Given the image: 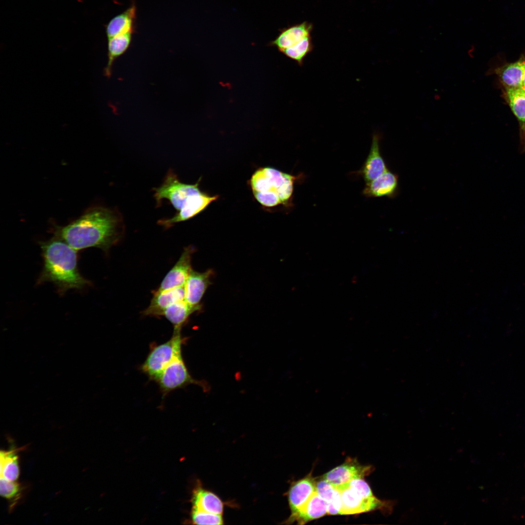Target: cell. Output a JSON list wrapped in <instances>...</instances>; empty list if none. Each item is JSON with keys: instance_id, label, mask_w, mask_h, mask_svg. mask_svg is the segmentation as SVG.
<instances>
[{"instance_id": "7c38bea8", "label": "cell", "mask_w": 525, "mask_h": 525, "mask_svg": "<svg viewBox=\"0 0 525 525\" xmlns=\"http://www.w3.org/2000/svg\"><path fill=\"white\" fill-rule=\"evenodd\" d=\"M399 192L398 175L388 170L366 183L363 194L367 197H395Z\"/></svg>"}, {"instance_id": "cb8c5ba5", "label": "cell", "mask_w": 525, "mask_h": 525, "mask_svg": "<svg viewBox=\"0 0 525 525\" xmlns=\"http://www.w3.org/2000/svg\"><path fill=\"white\" fill-rule=\"evenodd\" d=\"M0 476L14 481L19 474L18 456L14 451L0 452Z\"/></svg>"}, {"instance_id": "6da1fadb", "label": "cell", "mask_w": 525, "mask_h": 525, "mask_svg": "<svg viewBox=\"0 0 525 525\" xmlns=\"http://www.w3.org/2000/svg\"><path fill=\"white\" fill-rule=\"evenodd\" d=\"M122 231V219L116 210L95 206L69 224L58 227L55 235L77 251L95 247L107 252L120 241Z\"/></svg>"}, {"instance_id": "ffe728a7", "label": "cell", "mask_w": 525, "mask_h": 525, "mask_svg": "<svg viewBox=\"0 0 525 525\" xmlns=\"http://www.w3.org/2000/svg\"><path fill=\"white\" fill-rule=\"evenodd\" d=\"M200 310L191 306L185 300H183L167 308L161 316H164L173 325L174 330H181L190 316L194 312Z\"/></svg>"}, {"instance_id": "3957f363", "label": "cell", "mask_w": 525, "mask_h": 525, "mask_svg": "<svg viewBox=\"0 0 525 525\" xmlns=\"http://www.w3.org/2000/svg\"><path fill=\"white\" fill-rule=\"evenodd\" d=\"M199 183V181L195 184L183 183L173 171H168L163 183L154 189V196L158 206L163 199H167L177 212L172 218L159 220V225L170 228L192 218L217 199L218 195L210 196L202 192Z\"/></svg>"}, {"instance_id": "2e32d148", "label": "cell", "mask_w": 525, "mask_h": 525, "mask_svg": "<svg viewBox=\"0 0 525 525\" xmlns=\"http://www.w3.org/2000/svg\"><path fill=\"white\" fill-rule=\"evenodd\" d=\"M327 513V503L316 491L302 508L298 512L291 514L286 522L287 523L297 522L298 524H304Z\"/></svg>"}, {"instance_id": "4fadbf2b", "label": "cell", "mask_w": 525, "mask_h": 525, "mask_svg": "<svg viewBox=\"0 0 525 525\" xmlns=\"http://www.w3.org/2000/svg\"><path fill=\"white\" fill-rule=\"evenodd\" d=\"M379 140L380 137L378 134L373 136L369 154L361 168L358 172L366 183L376 178L388 170L380 152Z\"/></svg>"}, {"instance_id": "9c48e42d", "label": "cell", "mask_w": 525, "mask_h": 525, "mask_svg": "<svg viewBox=\"0 0 525 525\" xmlns=\"http://www.w3.org/2000/svg\"><path fill=\"white\" fill-rule=\"evenodd\" d=\"M194 247H185L178 260L167 273L156 291H160L184 286L189 275L192 269L191 266L192 256Z\"/></svg>"}, {"instance_id": "7a4b0ae2", "label": "cell", "mask_w": 525, "mask_h": 525, "mask_svg": "<svg viewBox=\"0 0 525 525\" xmlns=\"http://www.w3.org/2000/svg\"><path fill=\"white\" fill-rule=\"evenodd\" d=\"M40 245L44 263L38 283L52 282L62 293L82 289L90 284L78 270L77 250L64 240L55 235L41 242Z\"/></svg>"}, {"instance_id": "30bf717a", "label": "cell", "mask_w": 525, "mask_h": 525, "mask_svg": "<svg viewBox=\"0 0 525 525\" xmlns=\"http://www.w3.org/2000/svg\"><path fill=\"white\" fill-rule=\"evenodd\" d=\"M213 275L212 269L199 272L192 269L184 284L185 300L191 306L201 310L200 301L209 286L211 284Z\"/></svg>"}, {"instance_id": "ac0fdd59", "label": "cell", "mask_w": 525, "mask_h": 525, "mask_svg": "<svg viewBox=\"0 0 525 525\" xmlns=\"http://www.w3.org/2000/svg\"><path fill=\"white\" fill-rule=\"evenodd\" d=\"M525 70V52L514 62L507 63L495 69L505 89L520 88Z\"/></svg>"}, {"instance_id": "f546056e", "label": "cell", "mask_w": 525, "mask_h": 525, "mask_svg": "<svg viewBox=\"0 0 525 525\" xmlns=\"http://www.w3.org/2000/svg\"><path fill=\"white\" fill-rule=\"evenodd\" d=\"M524 91H525V90H524Z\"/></svg>"}, {"instance_id": "603a6c76", "label": "cell", "mask_w": 525, "mask_h": 525, "mask_svg": "<svg viewBox=\"0 0 525 525\" xmlns=\"http://www.w3.org/2000/svg\"><path fill=\"white\" fill-rule=\"evenodd\" d=\"M505 97L514 115L520 122H525V92L521 88L505 89Z\"/></svg>"}, {"instance_id": "484cf974", "label": "cell", "mask_w": 525, "mask_h": 525, "mask_svg": "<svg viewBox=\"0 0 525 525\" xmlns=\"http://www.w3.org/2000/svg\"><path fill=\"white\" fill-rule=\"evenodd\" d=\"M192 521L197 525H221L223 524L222 515L211 513L193 508Z\"/></svg>"}, {"instance_id": "52a82bcc", "label": "cell", "mask_w": 525, "mask_h": 525, "mask_svg": "<svg viewBox=\"0 0 525 525\" xmlns=\"http://www.w3.org/2000/svg\"><path fill=\"white\" fill-rule=\"evenodd\" d=\"M156 382L164 396L191 384L197 385L207 389L206 384L193 379L190 374L182 352L175 356Z\"/></svg>"}, {"instance_id": "ba28073f", "label": "cell", "mask_w": 525, "mask_h": 525, "mask_svg": "<svg viewBox=\"0 0 525 525\" xmlns=\"http://www.w3.org/2000/svg\"><path fill=\"white\" fill-rule=\"evenodd\" d=\"M372 471V466L363 465L356 459L349 457L343 464L324 474L322 478L336 487L354 479L364 478Z\"/></svg>"}, {"instance_id": "d4e9b609", "label": "cell", "mask_w": 525, "mask_h": 525, "mask_svg": "<svg viewBox=\"0 0 525 525\" xmlns=\"http://www.w3.org/2000/svg\"><path fill=\"white\" fill-rule=\"evenodd\" d=\"M314 49L311 35L308 36L296 44L284 49L280 52L287 57L296 61L299 66L303 65L306 56Z\"/></svg>"}, {"instance_id": "277c9868", "label": "cell", "mask_w": 525, "mask_h": 525, "mask_svg": "<svg viewBox=\"0 0 525 525\" xmlns=\"http://www.w3.org/2000/svg\"><path fill=\"white\" fill-rule=\"evenodd\" d=\"M296 179L295 176L265 167L253 173L250 185L257 201L263 206L272 207L289 202Z\"/></svg>"}, {"instance_id": "d6986e66", "label": "cell", "mask_w": 525, "mask_h": 525, "mask_svg": "<svg viewBox=\"0 0 525 525\" xmlns=\"http://www.w3.org/2000/svg\"><path fill=\"white\" fill-rule=\"evenodd\" d=\"M133 33L120 34L107 39L108 61L105 75L110 77L114 61L128 49L132 40Z\"/></svg>"}, {"instance_id": "8fae6325", "label": "cell", "mask_w": 525, "mask_h": 525, "mask_svg": "<svg viewBox=\"0 0 525 525\" xmlns=\"http://www.w3.org/2000/svg\"><path fill=\"white\" fill-rule=\"evenodd\" d=\"M316 481L311 472L305 477L294 482L288 492L291 514L299 511L316 491Z\"/></svg>"}, {"instance_id": "8992f818", "label": "cell", "mask_w": 525, "mask_h": 525, "mask_svg": "<svg viewBox=\"0 0 525 525\" xmlns=\"http://www.w3.org/2000/svg\"><path fill=\"white\" fill-rule=\"evenodd\" d=\"M181 331L174 330L169 340L150 346L148 354L140 366V370L150 380L156 381L175 356L182 352V346L186 338L183 337Z\"/></svg>"}, {"instance_id": "5bb4252c", "label": "cell", "mask_w": 525, "mask_h": 525, "mask_svg": "<svg viewBox=\"0 0 525 525\" xmlns=\"http://www.w3.org/2000/svg\"><path fill=\"white\" fill-rule=\"evenodd\" d=\"M153 293L149 305L142 312L144 316L160 317L170 305L185 300L184 286L160 291L155 290Z\"/></svg>"}, {"instance_id": "5b68a950", "label": "cell", "mask_w": 525, "mask_h": 525, "mask_svg": "<svg viewBox=\"0 0 525 525\" xmlns=\"http://www.w3.org/2000/svg\"><path fill=\"white\" fill-rule=\"evenodd\" d=\"M340 492L341 499L340 515L359 514L384 509L392 505L383 501L373 494L368 484L363 478H357L335 487Z\"/></svg>"}, {"instance_id": "7402d4cb", "label": "cell", "mask_w": 525, "mask_h": 525, "mask_svg": "<svg viewBox=\"0 0 525 525\" xmlns=\"http://www.w3.org/2000/svg\"><path fill=\"white\" fill-rule=\"evenodd\" d=\"M316 490L317 494L326 501L328 513L330 515L340 514L342 504L339 490L323 478L316 481Z\"/></svg>"}, {"instance_id": "e0dca14e", "label": "cell", "mask_w": 525, "mask_h": 525, "mask_svg": "<svg viewBox=\"0 0 525 525\" xmlns=\"http://www.w3.org/2000/svg\"><path fill=\"white\" fill-rule=\"evenodd\" d=\"M136 17L137 8L134 3L114 17L105 26L107 39L120 34L134 33L136 28Z\"/></svg>"}, {"instance_id": "9a60e30c", "label": "cell", "mask_w": 525, "mask_h": 525, "mask_svg": "<svg viewBox=\"0 0 525 525\" xmlns=\"http://www.w3.org/2000/svg\"><path fill=\"white\" fill-rule=\"evenodd\" d=\"M313 29L312 23L306 21L282 28L276 38L269 43V45L276 47L281 52L311 35Z\"/></svg>"}, {"instance_id": "44dd1931", "label": "cell", "mask_w": 525, "mask_h": 525, "mask_svg": "<svg viewBox=\"0 0 525 525\" xmlns=\"http://www.w3.org/2000/svg\"><path fill=\"white\" fill-rule=\"evenodd\" d=\"M193 508L206 512L222 515L223 504L221 500L214 493L199 489L193 493Z\"/></svg>"}, {"instance_id": "4316f807", "label": "cell", "mask_w": 525, "mask_h": 525, "mask_svg": "<svg viewBox=\"0 0 525 525\" xmlns=\"http://www.w3.org/2000/svg\"><path fill=\"white\" fill-rule=\"evenodd\" d=\"M19 484L15 481H9L3 477L0 478V495L7 499H12L15 497L19 491Z\"/></svg>"}, {"instance_id": "f1b7e54d", "label": "cell", "mask_w": 525, "mask_h": 525, "mask_svg": "<svg viewBox=\"0 0 525 525\" xmlns=\"http://www.w3.org/2000/svg\"><path fill=\"white\" fill-rule=\"evenodd\" d=\"M520 88L525 90V70L523 75L522 84Z\"/></svg>"}, {"instance_id": "83f0119b", "label": "cell", "mask_w": 525, "mask_h": 525, "mask_svg": "<svg viewBox=\"0 0 525 525\" xmlns=\"http://www.w3.org/2000/svg\"><path fill=\"white\" fill-rule=\"evenodd\" d=\"M520 151L521 153H525V122L520 127Z\"/></svg>"}]
</instances>
